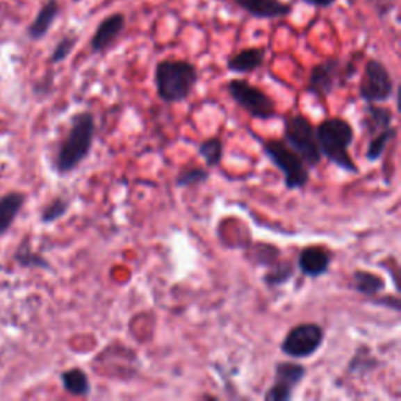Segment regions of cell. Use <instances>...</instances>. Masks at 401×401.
<instances>
[{
    "label": "cell",
    "instance_id": "6da1fadb",
    "mask_svg": "<svg viewBox=\"0 0 401 401\" xmlns=\"http://www.w3.org/2000/svg\"><path fill=\"white\" fill-rule=\"evenodd\" d=\"M317 145L322 157H325L331 165L348 174H357L359 166L351 157L350 147L354 143L356 132L354 127L347 120L341 116L323 120L316 127Z\"/></svg>",
    "mask_w": 401,
    "mask_h": 401
},
{
    "label": "cell",
    "instance_id": "7a4b0ae2",
    "mask_svg": "<svg viewBox=\"0 0 401 401\" xmlns=\"http://www.w3.org/2000/svg\"><path fill=\"white\" fill-rule=\"evenodd\" d=\"M96 138V118L90 110H83L72 116L69 131L61 141L55 168L60 174H67L77 170L83 160L88 158Z\"/></svg>",
    "mask_w": 401,
    "mask_h": 401
},
{
    "label": "cell",
    "instance_id": "3957f363",
    "mask_svg": "<svg viewBox=\"0 0 401 401\" xmlns=\"http://www.w3.org/2000/svg\"><path fill=\"white\" fill-rule=\"evenodd\" d=\"M197 82H199L197 67L187 60H162L158 61L154 72L157 96L168 106L187 101L193 95Z\"/></svg>",
    "mask_w": 401,
    "mask_h": 401
},
{
    "label": "cell",
    "instance_id": "277c9868",
    "mask_svg": "<svg viewBox=\"0 0 401 401\" xmlns=\"http://www.w3.org/2000/svg\"><path fill=\"white\" fill-rule=\"evenodd\" d=\"M261 146L263 156L282 172L286 190L296 191L307 187L311 182V170L286 141L270 138L261 141Z\"/></svg>",
    "mask_w": 401,
    "mask_h": 401
},
{
    "label": "cell",
    "instance_id": "5b68a950",
    "mask_svg": "<svg viewBox=\"0 0 401 401\" xmlns=\"http://www.w3.org/2000/svg\"><path fill=\"white\" fill-rule=\"evenodd\" d=\"M282 140L304 160L311 171L322 163L323 157L317 145L316 127L304 115L292 113L284 116Z\"/></svg>",
    "mask_w": 401,
    "mask_h": 401
},
{
    "label": "cell",
    "instance_id": "8992f818",
    "mask_svg": "<svg viewBox=\"0 0 401 401\" xmlns=\"http://www.w3.org/2000/svg\"><path fill=\"white\" fill-rule=\"evenodd\" d=\"M227 95L236 106L259 121H270L277 118V107L275 99L267 91L252 85L245 79H232L226 85Z\"/></svg>",
    "mask_w": 401,
    "mask_h": 401
},
{
    "label": "cell",
    "instance_id": "52a82bcc",
    "mask_svg": "<svg viewBox=\"0 0 401 401\" xmlns=\"http://www.w3.org/2000/svg\"><path fill=\"white\" fill-rule=\"evenodd\" d=\"M325 343V328L316 322H304L290 328L279 345L281 353L290 359H307L317 354Z\"/></svg>",
    "mask_w": 401,
    "mask_h": 401
},
{
    "label": "cell",
    "instance_id": "ba28073f",
    "mask_svg": "<svg viewBox=\"0 0 401 401\" xmlns=\"http://www.w3.org/2000/svg\"><path fill=\"white\" fill-rule=\"evenodd\" d=\"M354 71V66H351V63H343L338 58L325 60L311 69L307 92L320 99L329 97L338 86L345 85L350 77H353Z\"/></svg>",
    "mask_w": 401,
    "mask_h": 401
},
{
    "label": "cell",
    "instance_id": "9c48e42d",
    "mask_svg": "<svg viewBox=\"0 0 401 401\" xmlns=\"http://www.w3.org/2000/svg\"><path fill=\"white\" fill-rule=\"evenodd\" d=\"M395 95V80L387 66L370 58L363 67L359 82V97L363 104H386Z\"/></svg>",
    "mask_w": 401,
    "mask_h": 401
},
{
    "label": "cell",
    "instance_id": "30bf717a",
    "mask_svg": "<svg viewBox=\"0 0 401 401\" xmlns=\"http://www.w3.org/2000/svg\"><path fill=\"white\" fill-rule=\"evenodd\" d=\"M307 376V367L293 361L275 363V378L263 393L265 401H292L295 391Z\"/></svg>",
    "mask_w": 401,
    "mask_h": 401
},
{
    "label": "cell",
    "instance_id": "8fae6325",
    "mask_svg": "<svg viewBox=\"0 0 401 401\" xmlns=\"http://www.w3.org/2000/svg\"><path fill=\"white\" fill-rule=\"evenodd\" d=\"M334 257V251L326 248V246L309 245L300 249L298 257H296V267L303 276L318 279V277L329 273Z\"/></svg>",
    "mask_w": 401,
    "mask_h": 401
},
{
    "label": "cell",
    "instance_id": "7c38bea8",
    "mask_svg": "<svg viewBox=\"0 0 401 401\" xmlns=\"http://www.w3.org/2000/svg\"><path fill=\"white\" fill-rule=\"evenodd\" d=\"M126 27V17L121 13H115L107 16L99 24L95 35L91 38V51L92 54L106 52L107 49L113 46V42L120 38L122 30Z\"/></svg>",
    "mask_w": 401,
    "mask_h": 401
},
{
    "label": "cell",
    "instance_id": "4fadbf2b",
    "mask_svg": "<svg viewBox=\"0 0 401 401\" xmlns=\"http://www.w3.org/2000/svg\"><path fill=\"white\" fill-rule=\"evenodd\" d=\"M361 122L366 137L372 138L393 126V113L391 108L382 107L379 104H366Z\"/></svg>",
    "mask_w": 401,
    "mask_h": 401
},
{
    "label": "cell",
    "instance_id": "5bb4252c",
    "mask_svg": "<svg viewBox=\"0 0 401 401\" xmlns=\"http://www.w3.org/2000/svg\"><path fill=\"white\" fill-rule=\"evenodd\" d=\"M240 8L257 19H277L290 13V5L281 0H234Z\"/></svg>",
    "mask_w": 401,
    "mask_h": 401
},
{
    "label": "cell",
    "instance_id": "9a60e30c",
    "mask_svg": "<svg viewBox=\"0 0 401 401\" xmlns=\"http://www.w3.org/2000/svg\"><path fill=\"white\" fill-rule=\"evenodd\" d=\"M265 61V49L248 47L231 55L226 61L227 69L234 74H251L261 69Z\"/></svg>",
    "mask_w": 401,
    "mask_h": 401
},
{
    "label": "cell",
    "instance_id": "2e32d148",
    "mask_svg": "<svg viewBox=\"0 0 401 401\" xmlns=\"http://www.w3.org/2000/svg\"><path fill=\"white\" fill-rule=\"evenodd\" d=\"M386 286L387 282L384 277L378 273H373V271L356 270L351 273L350 288L362 296H367V298L381 295L386 290Z\"/></svg>",
    "mask_w": 401,
    "mask_h": 401
},
{
    "label": "cell",
    "instance_id": "e0dca14e",
    "mask_svg": "<svg viewBox=\"0 0 401 401\" xmlns=\"http://www.w3.org/2000/svg\"><path fill=\"white\" fill-rule=\"evenodd\" d=\"M60 379H61V386H63V388L67 393L74 395V397H80V398L90 397L91 381L85 370L79 367L69 368L60 375Z\"/></svg>",
    "mask_w": 401,
    "mask_h": 401
},
{
    "label": "cell",
    "instance_id": "ac0fdd59",
    "mask_svg": "<svg viewBox=\"0 0 401 401\" xmlns=\"http://www.w3.org/2000/svg\"><path fill=\"white\" fill-rule=\"evenodd\" d=\"M26 202L22 193H8L0 197V236L10 229Z\"/></svg>",
    "mask_w": 401,
    "mask_h": 401
},
{
    "label": "cell",
    "instance_id": "d6986e66",
    "mask_svg": "<svg viewBox=\"0 0 401 401\" xmlns=\"http://www.w3.org/2000/svg\"><path fill=\"white\" fill-rule=\"evenodd\" d=\"M295 276V263L286 259H277L267 267L262 276V281L267 287H282Z\"/></svg>",
    "mask_w": 401,
    "mask_h": 401
},
{
    "label": "cell",
    "instance_id": "ffe728a7",
    "mask_svg": "<svg viewBox=\"0 0 401 401\" xmlns=\"http://www.w3.org/2000/svg\"><path fill=\"white\" fill-rule=\"evenodd\" d=\"M381 366L378 357L372 353V348L367 345H362L356 350V353L351 357L347 367L348 375H368L375 372Z\"/></svg>",
    "mask_w": 401,
    "mask_h": 401
},
{
    "label": "cell",
    "instance_id": "44dd1931",
    "mask_svg": "<svg viewBox=\"0 0 401 401\" xmlns=\"http://www.w3.org/2000/svg\"><path fill=\"white\" fill-rule=\"evenodd\" d=\"M211 179V171L202 166L196 165H185L181 170L177 171L174 185L177 188H191V187H199L204 185Z\"/></svg>",
    "mask_w": 401,
    "mask_h": 401
},
{
    "label": "cell",
    "instance_id": "7402d4cb",
    "mask_svg": "<svg viewBox=\"0 0 401 401\" xmlns=\"http://www.w3.org/2000/svg\"><path fill=\"white\" fill-rule=\"evenodd\" d=\"M197 154L204 160L207 168H217L224 158V143L220 137H208L197 146Z\"/></svg>",
    "mask_w": 401,
    "mask_h": 401
},
{
    "label": "cell",
    "instance_id": "603a6c76",
    "mask_svg": "<svg viewBox=\"0 0 401 401\" xmlns=\"http://www.w3.org/2000/svg\"><path fill=\"white\" fill-rule=\"evenodd\" d=\"M58 15V3L55 0H49V2L41 8V11L36 16L35 22L30 27V36L35 40L42 38L47 33V30L55 21V17Z\"/></svg>",
    "mask_w": 401,
    "mask_h": 401
},
{
    "label": "cell",
    "instance_id": "cb8c5ba5",
    "mask_svg": "<svg viewBox=\"0 0 401 401\" xmlns=\"http://www.w3.org/2000/svg\"><path fill=\"white\" fill-rule=\"evenodd\" d=\"M397 133H398L397 127L392 126L391 129H387V131L381 132L379 135H376V137L368 138L367 149H366L367 162L373 163V162H378V160H381V157L384 156L388 143H391V141L397 137Z\"/></svg>",
    "mask_w": 401,
    "mask_h": 401
},
{
    "label": "cell",
    "instance_id": "d4e9b609",
    "mask_svg": "<svg viewBox=\"0 0 401 401\" xmlns=\"http://www.w3.org/2000/svg\"><path fill=\"white\" fill-rule=\"evenodd\" d=\"M71 207V201L65 196H57L55 199H52L49 204L42 208L41 212V221L46 224L55 223L60 218H63Z\"/></svg>",
    "mask_w": 401,
    "mask_h": 401
},
{
    "label": "cell",
    "instance_id": "484cf974",
    "mask_svg": "<svg viewBox=\"0 0 401 401\" xmlns=\"http://www.w3.org/2000/svg\"><path fill=\"white\" fill-rule=\"evenodd\" d=\"M259 251H256V261L259 265H271L276 262L277 259H281V251L276 246H271L268 243H259Z\"/></svg>",
    "mask_w": 401,
    "mask_h": 401
},
{
    "label": "cell",
    "instance_id": "4316f807",
    "mask_svg": "<svg viewBox=\"0 0 401 401\" xmlns=\"http://www.w3.org/2000/svg\"><path fill=\"white\" fill-rule=\"evenodd\" d=\"M16 259L19 261L22 265H27V267H38V268H44V270H51V265L46 261L44 257H41L40 254H35L30 249L24 251V249H17Z\"/></svg>",
    "mask_w": 401,
    "mask_h": 401
},
{
    "label": "cell",
    "instance_id": "83f0119b",
    "mask_svg": "<svg viewBox=\"0 0 401 401\" xmlns=\"http://www.w3.org/2000/svg\"><path fill=\"white\" fill-rule=\"evenodd\" d=\"M76 41L77 40L74 38V36H66V38L61 40L52 54V63H60V61L69 57L74 46H76Z\"/></svg>",
    "mask_w": 401,
    "mask_h": 401
},
{
    "label": "cell",
    "instance_id": "f1b7e54d",
    "mask_svg": "<svg viewBox=\"0 0 401 401\" xmlns=\"http://www.w3.org/2000/svg\"><path fill=\"white\" fill-rule=\"evenodd\" d=\"M368 303L378 307H384V309L393 311L400 313L401 312V301L398 296H392V295H376L373 298H368Z\"/></svg>",
    "mask_w": 401,
    "mask_h": 401
},
{
    "label": "cell",
    "instance_id": "f546056e",
    "mask_svg": "<svg viewBox=\"0 0 401 401\" xmlns=\"http://www.w3.org/2000/svg\"><path fill=\"white\" fill-rule=\"evenodd\" d=\"M304 2L318 8H328L331 5L336 3V0H304Z\"/></svg>",
    "mask_w": 401,
    "mask_h": 401
}]
</instances>
